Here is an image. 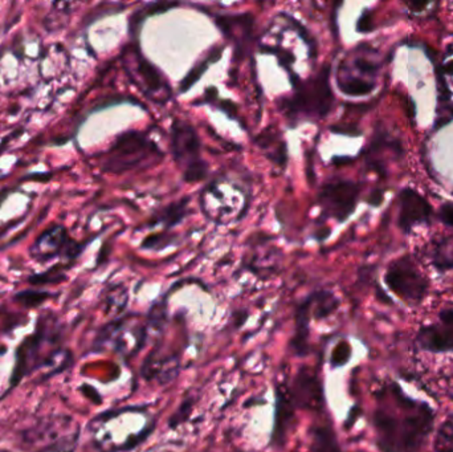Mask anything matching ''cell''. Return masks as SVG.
Returning <instances> with one entry per match:
<instances>
[{
	"instance_id": "cell-24",
	"label": "cell",
	"mask_w": 453,
	"mask_h": 452,
	"mask_svg": "<svg viewBox=\"0 0 453 452\" xmlns=\"http://www.w3.org/2000/svg\"><path fill=\"white\" fill-rule=\"evenodd\" d=\"M50 297H52L50 292L27 289V291L18 292L13 296V302L18 303L19 305L26 308V310H35V308L42 307Z\"/></svg>"
},
{
	"instance_id": "cell-2",
	"label": "cell",
	"mask_w": 453,
	"mask_h": 452,
	"mask_svg": "<svg viewBox=\"0 0 453 452\" xmlns=\"http://www.w3.org/2000/svg\"><path fill=\"white\" fill-rule=\"evenodd\" d=\"M63 329L58 326L52 315L40 316L34 333L27 336L15 350V363L11 372L8 389L2 395L4 400L12 393L26 377L31 376L39 369L44 368V358L40 356V349L44 350V344L53 341H63Z\"/></svg>"
},
{
	"instance_id": "cell-30",
	"label": "cell",
	"mask_w": 453,
	"mask_h": 452,
	"mask_svg": "<svg viewBox=\"0 0 453 452\" xmlns=\"http://www.w3.org/2000/svg\"><path fill=\"white\" fill-rule=\"evenodd\" d=\"M61 264H58V267L50 268L47 272L39 273V275L31 276L29 278V284L32 286H48V284H58L60 283L63 279H65V275H64V270H61Z\"/></svg>"
},
{
	"instance_id": "cell-18",
	"label": "cell",
	"mask_w": 453,
	"mask_h": 452,
	"mask_svg": "<svg viewBox=\"0 0 453 452\" xmlns=\"http://www.w3.org/2000/svg\"><path fill=\"white\" fill-rule=\"evenodd\" d=\"M311 312V320H325L334 315L335 310L340 308V299L327 289L311 292L308 297L303 299Z\"/></svg>"
},
{
	"instance_id": "cell-22",
	"label": "cell",
	"mask_w": 453,
	"mask_h": 452,
	"mask_svg": "<svg viewBox=\"0 0 453 452\" xmlns=\"http://www.w3.org/2000/svg\"><path fill=\"white\" fill-rule=\"evenodd\" d=\"M337 80L341 92L345 93V95L366 96L374 90V82L370 81V80L345 76V74H338Z\"/></svg>"
},
{
	"instance_id": "cell-21",
	"label": "cell",
	"mask_w": 453,
	"mask_h": 452,
	"mask_svg": "<svg viewBox=\"0 0 453 452\" xmlns=\"http://www.w3.org/2000/svg\"><path fill=\"white\" fill-rule=\"evenodd\" d=\"M258 145L266 151L269 159L276 162L277 165H284L287 162V145L281 138V134L266 130L260 137H257Z\"/></svg>"
},
{
	"instance_id": "cell-25",
	"label": "cell",
	"mask_w": 453,
	"mask_h": 452,
	"mask_svg": "<svg viewBox=\"0 0 453 452\" xmlns=\"http://www.w3.org/2000/svg\"><path fill=\"white\" fill-rule=\"evenodd\" d=\"M196 395H188V397L183 398L180 405L178 406L177 410L173 413V416L170 417L169 429L177 430L178 427L182 426L183 424L188 421L193 416L194 406H196Z\"/></svg>"
},
{
	"instance_id": "cell-31",
	"label": "cell",
	"mask_w": 453,
	"mask_h": 452,
	"mask_svg": "<svg viewBox=\"0 0 453 452\" xmlns=\"http://www.w3.org/2000/svg\"><path fill=\"white\" fill-rule=\"evenodd\" d=\"M436 452H453V424L447 422L439 430L435 442Z\"/></svg>"
},
{
	"instance_id": "cell-5",
	"label": "cell",
	"mask_w": 453,
	"mask_h": 452,
	"mask_svg": "<svg viewBox=\"0 0 453 452\" xmlns=\"http://www.w3.org/2000/svg\"><path fill=\"white\" fill-rule=\"evenodd\" d=\"M172 150L186 182H199L207 177L209 166L202 158L201 140L188 122L182 119L173 122Z\"/></svg>"
},
{
	"instance_id": "cell-6",
	"label": "cell",
	"mask_w": 453,
	"mask_h": 452,
	"mask_svg": "<svg viewBox=\"0 0 453 452\" xmlns=\"http://www.w3.org/2000/svg\"><path fill=\"white\" fill-rule=\"evenodd\" d=\"M242 194V191L231 182L215 180L210 183L202 193V207L204 214L220 225L229 222L232 218L239 220L247 211L245 207L240 206Z\"/></svg>"
},
{
	"instance_id": "cell-37",
	"label": "cell",
	"mask_w": 453,
	"mask_h": 452,
	"mask_svg": "<svg viewBox=\"0 0 453 452\" xmlns=\"http://www.w3.org/2000/svg\"><path fill=\"white\" fill-rule=\"evenodd\" d=\"M383 193L382 191L377 190L372 193V195L370 196L369 202L374 206H378V204L382 203Z\"/></svg>"
},
{
	"instance_id": "cell-19",
	"label": "cell",
	"mask_w": 453,
	"mask_h": 452,
	"mask_svg": "<svg viewBox=\"0 0 453 452\" xmlns=\"http://www.w3.org/2000/svg\"><path fill=\"white\" fill-rule=\"evenodd\" d=\"M215 23L228 39L242 42L250 37L253 19L250 15L217 16Z\"/></svg>"
},
{
	"instance_id": "cell-35",
	"label": "cell",
	"mask_w": 453,
	"mask_h": 452,
	"mask_svg": "<svg viewBox=\"0 0 453 452\" xmlns=\"http://www.w3.org/2000/svg\"><path fill=\"white\" fill-rule=\"evenodd\" d=\"M372 28V16H370L369 12H365L364 15L361 16L358 21V31L359 32H367Z\"/></svg>"
},
{
	"instance_id": "cell-13",
	"label": "cell",
	"mask_w": 453,
	"mask_h": 452,
	"mask_svg": "<svg viewBox=\"0 0 453 452\" xmlns=\"http://www.w3.org/2000/svg\"><path fill=\"white\" fill-rule=\"evenodd\" d=\"M180 371V355L173 353V355L165 356L161 353V348L157 345L153 352L145 358L141 369V377L145 381H156L161 387L172 384Z\"/></svg>"
},
{
	"instance_id": "cell-4",
	"label": "cell",
	"mask_w": 453,
	"mask_h": 452,
	"mask_svg": "<svg viewBox=\"0 0 453 452\" xmlns=\"http://www.w3.org/2000/svg\"><path fill=\"white\" fill-rule=\"evenodd\" d=\"M164 156L158 145L145 133L130 130L119 135L109 149L104 158V172H127L145 169L161 161Z\"/></svg>"
},
{
	"instance_id": "cell-23",
	"label": "cell",
	"mask_w": 453,
	"mask_h": 452,
	"mask_svg": "<svg viewBox=\"0 0 453 452\" xmlns=\"http://www.w3.org/2000/svg\"><path fill=\"white\" fill-rule=\"evenodd\" d=\"M157 429V419H154L150 425L145 427V429L141 430L137 434L130 435L127 441H125L122 445L114 446V448H108L104 452H132L134 451L135 448H140L141 445L146 442V441L150 438V435L156 432Z\"/></svg>"
},
{
	"instance_id": "cell-27",
	"label": "cell",
	"mask_w": 453,
	"mask_h": 452,
	"mask_svg": "<svg viewBox=\"0 0 453 452\" xmlns=\"http://www.w3.org/2000/svg\"><path fill=\"white\" fill-rule=\"evenodd\" d=\"M175 5H178L177 3H154V4L146 5L145 8L135 12L134 16L132 18V21H130L133 34H137L141 24L143 23V20H145L148 16L166 12L170 8L175 7Z\"/></svg>"
},
{
	"instance_id": "cell-34",
	"label": "cell",
	"mask_w": 453,
	"mask_h": 452,
	"mask_svg": "<svg viewBox=\"0 0 453 452\" xmlns=\"http://www.w3.org/2000/svg\"><path fill=\"white\" fill-rule=\"evenodd\" d=\"M439 217H441L444 225L453 227V204H446V206L441 207Z\"/></svg>"
},
{
	"instance_id": "cell-9",
	"label": "cell",
	"mask_w": 453,
	"mask_h": 452,
	"mask_svg": "<svg viewBox=\"0 0 453 452\" xmlns=\"http://www.w3.org/2000/svg\"><path fill=\"white\" fill-rule=\"evenodd\" d=\"M361 188L351 180H333L319 191V203L324 212L338 222L348 219L357 207Z\"/></svg>"
},
{
	"instance_id": "cell-32",
	"label": "cell",
	"mask_w": 453,
	"mask_h": 452,
	"mask_svg": "<svg viewBox=\"0 0 453 452\" xmlns=\"http://www.w3.org/2000/svg\"><path fill=\"white\" fill-rule=\"evenodd\" d=\"M145 411L143 408H135V406H127V408L119 409V410H108L104 413L98 414L96 418H93V424H105V422L111 421V419L116 418V417L122 416L127 413H142Z\"/></svg>"
},
{
	"instance_id": "cell-28",
	"label": "cell",
	"mask_w": 453,
	"mask_h": 452,
	"mask_svg": "<svg viewBox=\"0 0 453 452\" xmlns=\"http://www.w3.org/2000/svg\"><path fill=\"white\" fill-rule=\"evenodd\" d=\"M220 53H222V50H218L217 52H212L209 58H206V60L198 64V65H196V68L188 74V77L180 82V90L185 92V90L190 89V88L193 87L199 79H201L202 74H203V72L209 68L210 64L214 63L215 60H218V58L220 57Z\"/></svg>"
},
{
	"instance_id": "cell-17",
	"label": "cell",
	"mask_w": 453,
	"mask_h": 452,
	"mask_svg": "<svg viewBox=\"0 0 453 452\" xmlns=\"http://www.w3.org/2000/svg\"><path fill=\"white\" fill-rule=\"evenodd\" d=\"M309 452H343L330 422H319L309 429Z\"/></svg>"
},
{
	"instance_id": "cell-8",
	"label": "cell",
	"mask_w": 453,
	"mask_h": 452,
	"mask_svg": "<svg viewBox=\"0 0 453 452\" xmlns=\"http://www.w3.org/2000/svg\"><path fill=\"white\" fill-rule=\"evenodd\" d=\"M388 288L409 304H419L425 299L428 283L409 257L396 260L385 276Z\"/></svg>"
},
{
	"instance_id": "cell-3",
	"label": "cell",
	"mask_w": 453,
	"mask_h": 452,
	"mask_svg": "<svg viewBox=\"0 0 453 452\" xmlns=\"http://www.w3.org/2000/svg\"><path fill=\"white\" fill-rule=\"evenodd\" d=\"M330 66L326 65L316 77L295 84V95L284 98L280 109L289 119H324L332 111L334 95L329 81Z\"/></svg>"
},
{
	"instance_id": "cell-12",
	"label": "cell",
	"mask_w": 453,
	"mask_h": 452,
	"mask_svg": "<svg viewBox=\"0 0 453 452\" xmlns=\"http://www.w3.org/2000/svg\"><path fill=\"white\" fill-rule=\"evenodd\" d=\"M132 64L133 80L141 90L158 103H166L172 96V89L161 71L138 50L132 55Z\"/></svg>"
},
{
	"instance_id": "cell-38",
	"label": "cell",
	"mask_w": 453,
	"mask_h": 452,
	"mask_svg": "<svg viewBox=\"0 0 453 452\" xmlns=\"http://www.w3.org/2000/svg\"><path fill=\"white\" fill-rule=\"evenodd\" d=\"M407 5H409L411 10L417 11V8H419V10H423V8L427 7L428 3L426 2H420V3H407Z\"/></svg>"
},
{
	"instance_id": "cell-14",
	"label": "cell",
	"mask_w": 453,
	"mask_h": 452,
	"mask_svg": "<svg viewBox=\"0 0 453 452\" xmlns=\"http://www.w3.org/2000/svg\"><path fill=\"white\" fill-rule=\"evenodd\" d=\"M441 326H425L420 329V345L430 352H449L453 350V310L441 313Z\"/></svg>"
},
{
	"instance_id": "cell-26",
	"label": "cell",
	"mask_w": 453,
	"mask_h": 452,
	"mask_svg": "<svg viewBox=\"0 0 453 452\" xmlns=\"http://www.w3.org/2000/svg\"><path fill=\"white\" fill-rule=\"evenodd\" d=\"M178 241L177 234L164 231V233L151 234L146 236L145 241L141 244V249H150V251H162L167 247L174 246Z\"/></svg>"
},
{
	"instance_id": "cell-7",
	"label": "cell",
	"mask_w": 453,
	"mask_h": 452,
	"mask_svg": "<svg viewBox=\"0 0 453 452\" xmlns=\"http://www.w3.org/2000/svg\"><path fill=\"white\" fill-rule=\"evenodd\" d=\"M287 387L297 411L322 413L326 409L324 385L317 369L308 365L301 366L297 373L287 381Z\"/></svg>"
},
{
	"instance_id": "cell-20",
	"label": "cell",
	"mask_w": 453,
	"mask_h": 452,
	"mask_svg": "<svg viewBox=\"0 0 453 452\" xmlns=\"http://www.w3.org/2000/svg\"><path fill=\"white\" fill-rule=\"evenodd\" d=\"M188 203H190V199L183 198L180 201L169 204V206L164 207L161 211L157 212L151 218L150 222H149V227L154 228L162 226L165 231H169L174 226L180 225L188 217Z\"/></svg>"
},
{
	"instance_id": "cell-10",
	"label": "cell",
	"mask_w": 453,
	"mask_h": 452,
	"mask_svg": "<svg viewBox=\"0 0 453 452\" xmlns=\"http://www.w3.org/2000/svg\"><path fill=\"white\" fill-rule=\"evenodd\" d=\"M81 244L69 239L64 226L56 225L39 236L31 249V255L37 262H50L58 257H68L73 260L81 254Z\"/></svg>"
},
{
	"instance_id": "cell-16",
	"label": "cell",
	"mask_w": 453,
	"mask_h": 452,
	"mask_svg": "<svg viewBox=\"0 0 453 452\" xmlns=\"http://www.w3.org/2000/svg\"><path fill=\"white\" fill-rule=\"evenodd\" d=\"M311 320L308 305L303 300L296 308L295 332L289 341V350L295 357H305L311 353Z\"/></svg>"
},
{
	"instance_id": "cell-1",
	"label": "cell",
	"mask_w": 453,
	"mask_h": 452,
	"mask_svg": "<svg viewBox=\"0 0 453 452\" xmlns=\"http://www.w3.org/2000/svg\"><path fill=\"white\" fill-rule=\"evenodd\" d=\"M403 417L386 408L374 413L377 445L383 452H420L433 429L434 413L428 406L417 405L401 395Z\"/></svg>"
},
{
	"instance_id": "cell-36",
	"label": "cell",
	"mask_w": 453,
	"mask_h": 452,
	"mask_svg": "<svg viewBox=\"0 0 453 452\" xmlns=\"http://www.w3.org/2000/svg\"><path fill=\"white\" fill-rule=\"evenodd\" d=\"M359 413H361V410H359L358 408L351 409L350 414H349L348 417V422H346L345 425L346 429H349V427L353 426L354 422H356L357 418H358Z\"/></svg>"
},
{
	"instance_id": "cell-11",
	"label": "cell",
	"mask_w": 453,
	"mask_h": 452,
	"mask_svg": "<svg viewBox=\"0 0 453 452\" xmlns=\"http://www.w3.org/2000/svg\"><path fill=\"white\" fill-rule=\"evenodd\" d=\"M297 409L293 405L288 392L287 381L279 382L274 387L273 427L269 437V448L281 450L288 443L290 433L296 426Z\"/></svg>"
},
{
	"instance_id": "cell-15",
	"label": "cell",
	"mask_w": 453,
	"mask_h": 452,
	"mask_svg": "<svg viewBox=\"0 0 453 452\" xmlns=\"http://www.w3.org/2000/svg\"><path fill=\"white\" fill-rule=\"evenodd\" d=\"M433 214L430 203L411 188H406L401 194V215H399V226L404 231L411 230L419 223L427 222Z\"/></svg>"
},
{
	"instance_id": "cell-29",
	"label": "cell",
	"mask_w": 453,
	"mask_h": 452,
	"mask_svg": "<svg viewBox=\"0 0 453 452\" xmlns=\"http://www.w3.org/2000/svg\"><path fill=\"white\" fill-rule=\"evenodd\" d=\"M351 353H353V349H351L350 342L345 341V340L338 342L334 349L332 350V356H330V366H332V369L345 366L350 361Z\"/></svg>"
},
{
	"instance_id": "cell-33",
	"label": "cell",
	"mask_w": 453,
	"mask_h": 452,
	"mask_svg": "<svg viewBox=\"0 0 453 452\" xmlns=\"http://www.w3.org/2000/svg\"><path fill=\"white\" fill-rule=\"evenodd\" d=\"M80 390H81L82 395H84L88 400L92 401L95 405H101V403H103V397H101L100 392H98L96 387H93L92 385H81Z\"/></svg>"
}]
</instances>
